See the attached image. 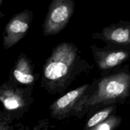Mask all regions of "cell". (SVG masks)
<instances>
[{
    "instance_id": "1",
    "label": "cell",
    "mask_w": 130,
    "mask_h": 130,
    "mask_svg": "<svg viewBox=\"0 0 130 130\" xmlns=\"http://www.w3.org/2000/svg\"><path fill=\"white\" fill-rule=\"evenodd\" d=\"M130 95V72H119L100 83L98 92L87 102L94 105L105 102L124 101Z\"/></svg>"
},
{
    "instance_id": "2",
    "label": "cell",
    "mask_w": 130,
    "mask_h": 130,
    "mask_svg": "<svg viewBox=\"0 0 130 130\" xmlns=\"http://www.w3.org/2000/svg\"><path fill=\"white\" fill-rule=\"evenodd\" d=\"M75 57V51L68 44H62L53 52L45 66L44 76L50 81H57L66 76Z\"/></svg>"
},
{
    "instance_id": "3",
    "label": "cell",
    "mask_w": 130,
    "mask_h": 130,
    "mask_svg": "<svg viewBox=\"0 0 130 130\" xmlns=\"http://www.w3.org/2000/svg\"><path fill=\"white\" fill-rule=\"evenodd\" d=\"M73 11L71 1H57L51 5L44 24V31L48 34H55L66 25Z\"/></svg>"
},
{
    "instance_id": "4",
    "label": "cell",
    "mask_w": 130,
    "mask_h": 130,
    "mask_svg": "<svg viewBox=\"0 0 130 130\" xmlns=\"http://www.w3.org/2000/svg\"><path fill=\"white\" fill-rule=\"evenodd\" d=\"M29 20L25 13L14 17L6 25L3 34V45L8 49L16 44L29 29Z\"/></svg>"
},
{
    "instance_id": "5",
    "label": "cell",
    "mask_w": 130,
    "mask_h": 130,
    "mask_svg": "<svg viewBox=\"0 0 130 130\" xmlns=\"http://www.w3.org/2000/svg\"><path fill=\"white\" fill-rule=\"evenodd\" d=\"M105 35L109 40L117 44L130 45V22H124L113 27Z\"/></svg>"
},
{
    "instance_id": "6",
    "label": "cell",
    "mask_w": 130,
    "mask_h": 130,
    "mask_svg": "<svg viewBox=\"0 0 130 130\" xmlns=\"http://www.w3.org/2000/svg\"><path fill=\"white\" fill-rule=\"evenodd\" d=\"M87 86H83L81 88L68 93L63 96L60 98L53 106L54 111L56 113L64 112L75 102L76 100L81 96L86 89Z\"/></svg>"
},
{
    "instance_id": "7",
    "label": "cell",
    "mask_w": 130,
    "mask_h": 130,
    "mask_svg": "<svg viewBox=\"0 0 130 130\" xmlns=\"http://www.w3.org/2000/svg\"><path fill=\"white\" fill-rule=\"evenodd\" d=\"M130 55L128 48L110 52L101 62L100 67L103 69L113 67L127 60Z\"/></svg>"
},
{
    "instance_id": "8",
    "label": "cell",
    "mask_w": 130,
    "mask_h": 130,
    "mask_svg": "<svg viewBox=\"0 0 130 130\" xmlns=\"http://www.w3.org/2000/svg\"><path fill=\"white\" fill-rule=\"evenodd\" d=\"M13 74L15 79L23 84H29L34 79V76L31 74L29 66L25 60L22 59L18 62Z\"/></svg>"
},
{
    "instance_id": "9",
    "label": "cell",
    "mask_w": 130,
    "mask_h": 130,
    "mask_svg": "<svg viewBox=\"0 0 130 130\" xmlns=\"http://www.w3.org/2000/svg\"><path fill=\"white\" fill-rule=\"evenodd\" d=\"M112 108H108V109L103 110L96 114L89 120L87 123V126L89 128H91V127L97 125L98 123H101L103 120H105L109 116V114L112 112Z\"/></svg>"
},
{
    "instance_id": "10",
    "label": "cell",
    "mask_w": 130,
    "mask_h": 130,
    "mask_svg": "<svg viewBox=\"0 0 130 130\" xmlns=\"http://www.w3.org/2000/svg\"><path fill=\"white\" fill-rule=\"evenodd\" d=\"M120 121L121 120L119 118H114L112 119H110L108 121V123H103L101 124V126H99L96 130H111L112 127L117 126Z\"/></svg>"
},
{
    "instance_id": "11",
    "label": "cell",
    "mask_w": 130,
    "mask_h": 130,
    "mask_svg": "<svg viewBox=\"0 0 130 130\" xmlns=\"http://www.w3.org/2000/svg\"><path fill=\"white\" fill-rule=\"evenodd\" d=\"M9 128L5 123H0V130H9Z\"/></svg>"
}]
</instances>
